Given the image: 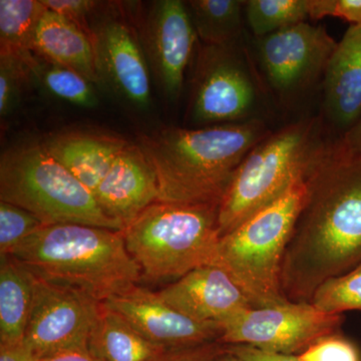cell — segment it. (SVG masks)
<instances>
[{
	"label": "cell",
	"instance_id": "obj_23",
	"mask_svg": "<svg viewBox=\"0 0 361 361\" xmlns=\"http://www.w3.org/2000/svg\"><path fill=\"white\" fill-rule=\"evenodd\" d=\"M47 11L42 0H0V54L23 59L33 56V39Z\"/></svg>",
	"mask_w": 361,
	"mask_h": 361
},
{
	"label": "cell",
	"instance_id": "obj_29",
	"mask_svg": "<svg viewBox=\"0 0 361 361\" xmlns=\"http://www.w3.org/2000/svg\"><path fill=\"white\" fill-rule=\"evenodd\" d=\"M298 356L302 361H361L355 344L339 334L320 339Z\"/></svg>",
	"mask_w": 361,
	"mask_h": 361
},
{
	"label": "cell",
	"instance_id": "obj_24",
	"mask_svg": "<svg viewBox=\"0 0 361 361\" xmlns=\"http://www.w3.org/2000/svg\"><path fill=\"white\" fill-rule=\"evenodd\" d=\"M30 73L39 78L45 89L54 96L75 104L92 108L97 104V96L92 82L75 71L70 70L33 54L27 63Z\"/></svg>",
	"mask_w": 361,
	"mask_h": 361
},
{
	"label": "cell",
	"instance_id": "obj_11",
	"mask_svg": "<svg viewBox=\"0 0 361 361\" xmlns=\"http://www.w3.org/2000/svg\"><path fill=\"white\" fill-rule=\"evenodd\" d=\"M102 307L103 303L85 292L35 275L25 343L37 360L87 348Z\"/></svg>",
	"mask_w": 361,
	"mask_h": 361
},
{
	"label": "cell",
	"instance_id": "obj_27",
	"mask_svg": "<svg viewBox=\"0 0 361 361\" xmlns=\"http://www.w3.org/2000/svg\"><path fill=\"white\" fill-rule=\"evenodd\" d=\"M44 226L25 209L0 202V255H11L26 238Z\"/></svg>",
	"mask_w": 361,
	"mask_h": 361
},
{
	"label": "cell",
	"instance_id": "obj_17",
	"mask_svg": "<svg viewBox=\"0 0 361 361\" xmlns=\"http://www.w3.org/2000/svg\"><path fill=\"white\" fill-rule=\"evenodd\" d=\"M322 85L324 118L341 137L361 118V25L337 42Z\"/></svg>",
	"mask_w": 361,
	"mask_h": 361
},
{
	"label": "cell",
	"instance_id": "obj_18",
	"mask_svg": "<svg viewBox=\"0 0 361 361\" xmlns=\"http://www.w3.org/2000/svg\"><path fill=\"white\" fill-rule=\"evenodd\" d=\"M128 142L113 135L66 133L44 142V148L92 194Z\"/></svg>",
	"mask_w": 361,
	"mask_h": 361
},
{
	"label": "cell",
	"instance_id": "obj_20",
	"mask_svg": "<svg viewBox=\"0 0 361 361\" xmlns=\"http://www.w3.org/2000/svg\"><path fill=\"white\" fill-rule=\"evenodd\" d=\"M35 275L13 255H0V343L25 341Z\"/></svg>",
	"mask_w": 361,
	"mask_h": 361
},
{
	"label": "cell",
	"instance_id": "obj_37",
	"mask_svg": "<svg viewBox=\"0 0 361 361\" xmlns=\"http://www.w3.org/2000/svg\"><path fill=\"white\" fill-rule=\"evenodd\" d=\"M217 361H244L242 360L241 358L237 357V356H235L234 355H232V353H228V351H225L223 355H220V357L218 358Z\"/></svg>",
	"mask_w": 361,
	"mask_h": 361
},
{
	"label": "cell",
	"instance_id": "obj_21",
	"mask_svg": "<svg viewBox=\"0 0 361 361\" xmlns=\"http://www.w3.org/2000/svg\"><path fill=\"white\" fill-rule=\"evenodd\" d=\"M87 348L102 361H152L166 350L147 341L122 315L104 304Z\"/></svg>",
	"mask_w": 361,
	"mask_h": 361
},
{
	"label": "cell",
	"instance_id": "obj_16",
	"mask_svg": "<svg viewBox=\"0 0 361 361\" xmlns=\"http://www.w3.org/2000/svg\"><path fill=\"white\" fill-rule=\"evenodd\" d=\"M94 196L102 211L123 230L158 202L156 173L140 146L128 144L120 152Z\"/></svg>",
	"mask_w": 361,
	"mask_h": 361
},
{
	"label": "cell",
	"instance_id": "obj_32",
	"mask_svg": "<svg viewBox=\"0 0 361 361\" xmlns=\"http://www.w3.org/2000/svg\"><path fill=\"white\" fill-rule=\"evenodd\" d=\"M225 351V345L219 341L200 345L167 349L152 361H217Z\"/></svg>",
	"mask_w": 361,
	"mask_h": 361
},
{
	"label": "cell",
	"instance_id": "obj_36",
	"mask_svg": "<svg viewBox=\"0 0 361 361\" xmlns=\"http://www.w3.org/2000/svg\"><path fill=\"white\" fill-rule=\"evenodd\" d=\"M39 361H102L90 353L89 348L66 351L59 355L42 358Z\"/></svg>",
	"mask_w": 361,
	"mask_h": 361
},
{
	"label": "cell",
	"instance_id": "obj_33",
	"mask_svg": "<svg viewBox=\"0 0 361 361\" xmlns=\"http://www.w3.org/2000/svg\"><path fill=\"white\" fill-rule=\"evenodd\" d=\"M226 351L244 361H302L298 355H280L243 344L225 345Z\"/></svg>",
	"mask_w": 361,
	"mask_h": 361
},
{
	"label": "cell",
	"instance_id": "obj_31",
	"mask_svg": "<svg viewBox=\"0 0 361 361\" xmlns=\"http://www.w3.org/2000/svg\"><path fill=\"white\" fill-rule=\"evenodd\" d=\"M49 11L59 14L82 28L92 37V30L87 25V16L92 13L97 2L89 0H42Z\"/></svg>",
	"mask_w": 361,
	"mask_h": 361
},
{
	"label": "cell",
	"instance_id": "obj_30",
	"mask_svg": "<svg viewBox=\"0 0 361 361\" xmlns=\"http://www.w3.org/2000/svg\"><path fill=\"white\" fill-rule=\"evenodd\" d=\"M307 4L308 16L312 20L332 16L351 25H361V0H307Z\"/></svg>",
	"mask_w": 361,
	"mask_h": 361
},
{
	"label": "cell",
	"instance_id": "obj_22",
	"mask_svg": "<svg viewBox=\"0 0 361 361\" xmlns=\"http://www.w3.org/2000/svg\"><path fill=\"white\" fill-rule=\"evenodd\" d=\"M245 4L241 0L186 2L197 37L207 45H228L241 42Z\"/></svg>",
	"mask_w": 361,
	"mask_h": 361
},
{
	"label": "cell",
	"instance_id": "obj_15",
	"mask_svg": "<svg viewBox=\"0 0 361 361\" xmlns=\"http://www.w3.org/2000/svg\"><path fill=\"white\" fill-rule=\"evenodd\" d=\"M164 302L199 322H224L252 307L244 292L222 268L204 265L158 292Z\"/></svg>",
	"mask_w": 361,
	"mask_h": 361
},
{
	"label": "cell",
	"instance_id": "obj_9",
	"mask_svg": "<svg viewBox=\"0 0 361 361\" xmlns=\"http://www.w3.org/2000/svg\"><path fill=\"white\" fill-rule=\"evenodd\" d=\"M255 68L263 87L284 106L295 103L320 78L337 42L323 25L304 23L254 39Z\"/></svg>",
	"mask_w": 361,
	"mask_h": 361
},
{
	"label": "cell",
	"instance_id": "obj_28",
	"mask_svg": "<svg viewBox=\"0 0 361 361\" xmlns=\"http://www.w3.org/2000/svg\"><path fill=\"white\" fill-rule=\"evenodd\" d=\"M30 71L23 59L0 54V116L8 115L20 96L21 85Z\"/></svg>",
	"mask_w": 361,
	"mask_h": 361
},
{
	"label": "cell",
	"instance_id": "obj_35",
	"mask_svg": "<svg viewBox=\"0 0 361 361\" xmlns=\"http://www.w3.org/2000/svg\"><path fill=\"white\" fill-rule=\"evenodd\" d=\"M0 361H39L26 346L25 341L18 343H0Z\"/></svg>",
	"mask_w": 361,
	"mask_h": 361
},
{
	"label": "cell",
	"instance_id": "obj_2",
	"mask_svg": "<svg viewBox=\"0 0 361 361\" xmlns=\"http://www.w3.org/2000/svg\"><path fill=\"white\" fill-rule=\"evenodd\" d=\"M271 132L262 118L203 128L171 127L140 148L155 171L161 203L220 207L237 171Z\"/></svg>",
	"mask_w": 361,
	"mask_h": 361
},
{
	"label": "cell",
	"instance_id": "obj_25",
	"mask_svg": "<svg viewBox=\"0 0 361 361\" xmlns=\"http://www.w3.org/2000/svg\"><path fill=\"white\" fill-rule=\"evenodd\" d=\"M307 0H247L245 20L254 39L304 23Z\"/></svg>",
	"mask_w": 361,
	"mask_h": 361
},
{
	"label": "cell",
	"instance_id": "obj_5",
	"mask_svg": "<svg viewBox=\"0 0 361 361\" xmlns=\"http://www.w3.org/2000/svg\"><path fill=\"white\" fill-rule=\"evenodd\" d=\"M305 196L301 180L218 242L213 265L232 278L253 308L289 302L282 291V264Z\"/></svg>",
	"mask_w": 361,
	"mask_h": 361
},
{
	"label": "cell",
	"instance_id": "obj_14",
	"mask_svg": "<svg viewBox=\"0 0 361 361\" xmlns=\"http://www.w3.org/2000/svg\"><path fill=\"white\" fill-rule=\"evenodd\" d=\"M99 78L137 108L151 101L148 63L133 28L123 20H104L92 32Z\"/></svg>",
	"mask_w": 361,
	"mask_h": 361
},
{
	"label": "cell",
	"instance_id": "obj_4",
	"mask_svg": "<svg viewBox=\"0 0 361 361\" xmlns=\"http://www.w3.org/2000/svg\"><path fill=\"white\" fill-rule=\"evenodd\" d=\"M323 128L322 118H303L271 133L249 152L221 202L220 238L306 179L330 142L323 140Z\"/></svg>",
	"mask_w": 361,
	"mask_h": 361
},
{
	"label": "cell",
	"instance_id": "obj_12",
	"mask_svg": "<svg viewBox=\"0 0 361 361\" xmlns=\"http://www.w3.org/2000/svg\"><path fill=\"white\" fill-rule=\"evenodd\" d=\"M116 311L142 337L159 348L174 349L219 341V323L199 322L164 302L158 293L135 285L103 303Z\"/></svg>",
	"mask_w": 361,
	"mask_h": 361
},
{
	"label": "cell",
	"instance_id": "obj_26",
	"mask_svg": "<svg viewBox=\"0 0 361 361\" xmlns=\"http://www.w3.org/2000/svg\"><path fill=\"white\" fill-rule=\"evenodd\" d=\"M310 302L318 310L329 314L361 311V265L323 282L316 289Z\"/></svg>",
	"mask_w": 361,
	"mask_h": 361
},
{
	"label": "cell",
	"instance_id": "obj_1",
	"mask_svg": "<svg viewBox=\"0 0 361 361\" xmlns=\"http://www.w3.org/2000/svg\"><path fill=\"white\" fill-rule=\"evenodd\" d=\"M305 185L282 264V291L290 302H310L323 282L361 265V156L330 142Z\"/></svg>",
	"mask_w": 361,
	"mask_h": 361
},
{
	"label": "cell",
	"instance_id": "obj_3",
	"mask_svg": "<svg viewBox=\"0 0 361 361\" xmlns=\"http://www.w3.org/2000/svg\"><path fill=\"white\" fill-rule=\"evenodd\" d=\"M11 255L37 276L78 289L102 303L129 290L142 277L123 231L94 226H44Z\"/></svg>",
	"mask_w": 361,
	"mask_h": 361
},
{
	"label": "cell",
	"instance_id": "obj_10",
	"mask_svg": "<svg viewBox=\"0 0 361 361\" xmlns=\"http://www.w3.org/2000/svg\"><path fill=\"white\" fill-rule=\"evenodd\" d=\"M343 315L329 314L311 302H286L241 311L220 323L219 342L299 355L324 337L339 334Z\"/></svg>",
	"mask_w": 361,
	"mask_h": 361
},
{
	"label": "cell",
	"instance_id": "obj_6",
	"mask_svg": "<svg viewBox=\"0 0 361 361\" xmlns=\"http://www.w3.org/2000/svg\"><path fill=\"white\" fill-rule=\"evenodd\" d=\"M219 207L156 202L123 230L126 247L151 281L180 279L213 265L219 242Z\"/></svg>",
	"mask_w": 361,
	"mask_h": 361
},
{
	"label": "cell",
	"instance_id": "obj_34",
	"mask_svg": "<svg viewBox=\"0 0 361 361\" xmlns=\"http://www.w3.org/2000/svg\"><path fill=\"white\" fill-rule=\"evenodd\" d=\"M334 145L344 153L361 156V118L353 129L341 137H337Z\"/></svg>",
	"mask_w": 361,
	"mask_h": 361
},
{
	"label": "cell",
	"instance_id": "obj_8",
	"mask_svg": "<svg viewBox=\"0 0 361 361\" xmlns=\"http://www.w3.org/2000/svg\"><path fill=\"white\" fill-rule=\"evenodd\" d=\"M263 85L241 42L202 45L195 71L191 120L198 128L247 122L255 116Z\"/></svg>",
	"mask_w": 361,
	"mask_h": 361
},
{
	"label": "cell",
	"instance_id": "obj_13",
	"mask_svg": "<svg viewBox=\"0 0 361 361\" xmlns=\"http://www.w3.org/2000/svg\"><path fill=\"white\" fill-rule=\"evenodd\" d=\"M145 37L149 65L159 85L169 99H177L198 39L186 2H156L149 14Z\"/></svg>",
	"mask_w": 361,
	"mask_h": 361
},
{
	"label": "cell",
	"instance_id": "obj_7",
	"mask_svg": "<svg viewBox=\"0 0 361 361\" xmlns=\"http://www.w3.org/2000/svg\"><path fill=\"white\" fill-rule=\"evenodd\" d=\"M0 200L25 209L44 226L80 224L123 230L102 211L94 194L44 144L21 146L2 156Z\"/></svg>",
	"mask_w": 361,
	"mask_h": 361
},
{
	"label": "cell",
	"instance_id": "obj_19",
	"mask_svg": "<svg viewBox=\"0 0 361 361\" xmlns=\"http://www.w3.org/2000/svg\"><path fill=\"white\" fill-rule=\"evenodd\" d=\"M32 49L40 58L75 71L92 84L101 80L92 37L49 9L37 26Z\"/></svg>",
	"mask_w": 361,
	"mask_h": 361
}]
</instances>
